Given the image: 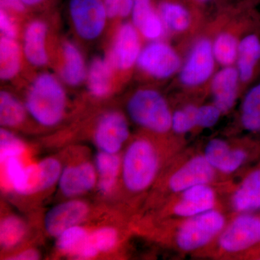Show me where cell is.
Returning a JSON list of instances; mask_svg holds the SVG:
<instances>
[{
  "label": "cell",
  "instance_id": "11",
  "mask_svg": "<svg viewBox=\"0 0 260 260\" xmlns=\"http://www.w3.org/2000/svg\"><path fill=\"white\" fill-rule=\"evenodd\" d=\"M70 13L80 37L93 40L102 34L108 16L102 0H70Z\"/></svg>",
  "mask_w": 260,
  "mask_h": 260
},
{
  "label": "cell",
  "instance_id": "10",
  "mask_svg": "<svg viewBox=\"0 0 260 260\" xmlns=\"http://www.w3.org/2000/svg\"><path fill=\"white\" fill-rule=\"evenodd\" d=\"M216 62L213 42L208 38H201L193 47L184 64L181 66L179 80L187 88L200 86L210 79Z\"/></svg>",
  "mask_w": 260,
  "mask_h": 260
},
{
  "label": "cell",
  "instance_id": "1",
  "mask_svg": "<svg viewBox=\"0 0 260 260\" xmlns=\"http://www.w3.org/2000/svg\"><path fill=\"white\" fill-rule=\"evenodd\" d=\"M232 214L224 208L169 223L172 245L178 252L199 256L215 242Z\"/></svg>",
  "mask_w": 260,
  "mask_h": 260
},
{
  "label": "cell",
  "instance_id": "25",
  "mask_svg": "<svg viewBox=\"0 0 260 260\" xmlns=\"http://www.w3.org/2000/svg\"><path fill=\"white\" fill-rule=\"evenodd\" d=\"M64 64L61 78L70 86H78L87 77V70L83 54L73 43L65 42L63 46Z\"/></svg>",
  "mask_w": 260,
  "mask_h": 260
},
{
  "label": "cell",
  "instance_id": "15",
  "mask_svg": "<svg viewBox=\"0 0 260 260\" xmlns=\"http://www.w3.org/2000/svg\"><path fill=\"white\" fill-rule=\"evenodd\" d=\"M141 51L139 31L133 23H125L116 32L109 60L116 69L129 70L137 64Z\"/></svg>",
  "mask_w": 260,
  "mask_h": 260
},
{
  "label": "cell",
  "instance_id": "6",
  "mask_svg": "<svg viewBox=\"0 0 260 260\" xmlns=\"http://www.w3.org/2000/svg\"><path fill=\"white\" fill-rule=\"evenodd\" d=\"M205 159L224 180L242 171L260 157V145L249 139L230 140L213 138L201 150Z\"/></svg>",
  "mask_w": 260,
  "mask_h": 260
},
{
  "label": "cell",
  "instance_id": "26",
  "mask_svg": "<svg viewBox=\"0 0 260 260\" xmlns=\"http://www.w3.org/2000/svg\"><path fill=\"white\" fill-rule=\"evenodd\" d=\"M240 122L243 129L248 133H260V83L244 95L241 106Z\"/></svg>",
  "mask_w": 260,
  "mask_h": 260
},
{
  "label": "cell",
  "instance_id": "13",
  "mask_svg": "<svg viewBox=\"0 0 260 260\" xmlns=\"http://www.w3.org/2000/svg\"><path fill=\"white\" fill-rule=\"evenodd\" d=\"M129 135L125 116L113 111L106 113L99 119L94 133V142L100 151L119 154Z\"/></svg>",
  "mask_w": 260,
  "mask_h": 260
},
{
  "label": "cell",
  "instance_id": "34",
  "mask_svg": "<svg viewBox=\"0 0 260 260\" xmlns=\"http://www.w3.org/2000/svg\"><path fill=\"white\" fill-rule=\"evenodd\" d=\"M25 143L18 137L6 129L0 131V160L1 162L12 158H20L25 153Z\"/></svg>",
  "mask_w": 260,
  "mask_h": 260
},
{
  "label": "cell",
  "instance_id": "23",
  "mask_svg": "<svg viewBox=\"0 0 260 260\" xmlns=\"http://www.w3.org/2000/svg\"><path fill=\"white\" fill-rule=\"evenodd\" d=\"M94 166L98 175V189L102 194H109L115 188L118 178L121 175V158L119 154L99 150L95 155Z\"/></svg>",
  "mask_w": 260,
  "mask_h": 260
},
{
  "label": "cell",
  "instance_id": "40",
  "mask_svg": "<svg viewBox=\"0 0 260 260\" xmlns=\"http://www.w3.org/2000/svg\"><path fill=\"white\" fill-rule=\"evenodd\" d=\"M2 8L22 13L25 10V5L20 0H1Z\"/></svg>",
  "mask_w": 260,
  "mask_h": 260
},
{
  "label": "cell",
  "instance_id": "30",
  "mask_svg": "<svg viewBox=\"0 0 260 260\" xmlns=\"http://www.w3.org/2000/svg\"><path fill=\"white\" fill-rule=\"evenodd\" d=\"M239 43L230 32L219 34L213 42L215 61L223 67L233 66L237 61Z\"/></svg>",
  "mask_w": 260,
  "mask_h": 260
},
{
  "label": "cell",
  "instance_id": "27",
  "mask_svg": "<svg viewBox=\"0 0 260 260\" xmlns=\"http://www.w3.org/2000/svg\"><path fill=\"white\" fill-rule=\"evenodd\" d=\"M21 66V50L14 39L2 37L0 40V78L3 80L16 76Z\"/></svg>",
  "mask_w": 260,
  "mask_h": 260
},
{
  "label": "cell",
  "instance_id": "9",
  "mask_svg": "<svg viewBox=\"0 0 260 260\" xmlns=\"http://www.w3.org/2000/svg\"><path fill=\"white\" fill-rule=\"evenodd\" d=\"M138 68L149 76L167 79L180 70V56L167 43L154 41L142 49L137 61Z\"/></svg>",
  "mask_w": 260,
  "mask_h": 260
},
{
  "label": "cell",
  "instance_id": "4",
  "mask_svg": "<svg viewBox=\"0 0 260 260\" xmlns=\"http://www.w3.org/2000/svg\"><path fill=\"white\" fill-rule=\"evenodd\" d=\"M27 112L41 125L54 126L64 115L67 95L59 80L50 73H42L32 82L25 99Z\"/></svg>",
  "mask_w": 260,
  "mask_h": 260
},
{
  "label": "cell",
  "instance_id": "3",
  "mask_svg": "<svg viewBox=\"0 0 260 260\" xmlns=\"http://www.w3.org/2000/svg\"><path fill=\"white\" fill-rule=\"evenodd\" d=\"M162 167L160 149L151 140L138 138L128 145L121 158V177L126 190L140 194L151 187Z\"/></svg>",
  "mask_w": 260,
  "mask_h": 260
},
{
  "label": "cell",
  "instance_id": "35",
  "mask_svg": "<svg viewBox=\"0 0 260 260\" xmlns=\"http://www.w3.org/2000/svg\"><path fill=\"white\" fill-rule=\"evenodd\" d=\"M90 236L99 253L112 250L119 240L117 231L112 227L100 228L90 234Z\"/></svg>",
  "mask_w": 260,
  "mask_h": 260
},
{
  "label": "cell",
  "instance_id": "14",
  "mask_svg": "<svg viewBox=\"0 0 260 260\" xmlns=\"http://www.w3.org/2000/svg\"><path fill=\"white\" fill-rule=\"evenodd\" d=\"M88 213V205L85 202L68 200L53 207L46 213L44 228L49 235L57 238L67 229L80 225Z\"/></svg>",
  "mask_w": 260,
  "mask_h": 260
},
{
  "label": "cell",
  "instance_id": "20",
  "mask_svg": "<svg viewBox=\"0 0 260 260\" xmlns=\"http://www.w3.org/2000/svg\"><path fill=\"white\" fill-rule=\"evenodd\" d=\"M131 14L133 25L145 39L157 41L164 35L165 25L151 0H134Z\"/></svg>",
  "mask_w": 260,
  "mask_h": 260
},
{
  "label": "cell",
  "instance_id": "22",
  "mask_svg": "<svg viewBox=\"0 0 260 260\" xmlns=\"http://www.w3.org/2000/svg\"><path fill=\"white\" fill-rule=\"evenodd\" d=\"M260 61V38L256 34H249L239 43L237 69L242 83H248L254 76Z\"/></svg>",
  "mask_w": 260,
  "mask_h": 260
},
{
  "label": "cell",
  "instance_id": "2",
  "mask_svg": "<svg viewBox=\"0 0 260 260\" xmlns=\"http://www.w3.org/2000/svg\"><path fill=\"white\" fill-rule=\"evenodd\" d=\"M260 245V215L256 213L233 214L215 242L200 256L216 259H244Z\"/></svg>",
  "mask_w": 260,
  "mask_h": 260
},
{
  "label": "cell",
  "instance_id": "31",
  "mask_svg": "<svg viewBox=\"0 0 260 260\" xmlns=\"http://www.w3.org/2000/svg\"><path fill=\"white\" fill-rule=\"evenodd\" d=\"M26 234V225L19 217L10 215L0 224V244L5 249H13L23 241Z\"/></svg>",
  "mask_w": 260,
  "mask_h": 260
},
{
  "label": "cell",
  "instance_id": "32",
  "mask_svg": "<svg viewBox=\"0 0 260 260\" xmlns=\"http://www.w3.org/2000/svg\"><path fill=\"white\" fill-rule=\"evenodd\" d=\"M199 106L186 104L172 113V132L178 137L184 136L197 129V112Z\"/></svg>",
  "mask_w": 260,
  "mask_h": 260
},
{
  "label": "cell",
  "instance_id": "18",
  "mask_svg": "<svg viewBox=\"0 0 260 260\" xmlns=\"http://www.w3.org/2000/svg\"><path fill=\"white\" fill-rule=\"evenodd\" d=\"M5 180L17 194L28 195L40 191L36 164L25 166L20 158L2 162Z\"/></svg>",
  "mask_w": 260,
  "mask_h": 260
},
{
  "label": "cell",
  "instance_id": "16",
  "mask_svg": "<svg viewBox=\"0 0 260 260\" xmlns=\"http://www.w3.org/2000/svg\"><path fill=\"white\" fill-rule=\"evenodd\" d=\"M97 181L94 164L83 162L63 169L58 184L63 195L73 198L93 189Z\"/></svg>",
  "mask_w": 260,
  "mask_h": 260
},
{
  "label": "cell",
  "instance_id": "7",
  "mask_svg": "<svg viewBox=\"0 0 260 260\" xmlns=\"http://www.w3.org/2000/svg\"><path fill=\"white\" fill-rule=\"evenodd\" d=\"M230 184L231 182L197 184L172 197L168 200L165 208L169 223L223 208L220 194L227 192Z\"/></svg>",
  "mask_w": 260,
  "mask_h": 260
},
{
  "label": "cell",
  "instance_id": "5",
  "mask_svg": "<svg viewBox=\"0 0 260 260\" xmlns=\"http://www.w3.org/2000/svg\"><path fill=\"white\" fill-rule=\"evenodd\" d=\"M200 151L181 150L174 158L164 182L168 200L191 186L200 184H225Z\"/></svg>",
  "mask_w": 260,
  "mask_h": 260
},
{
  "label": "cell",
  "instance_id": "24",
  "mask_svg": "<svg viewBox=\"0 0 260 260\" xmlns=\"http://www.w3.org/2000/svg\"><path fill=\"white\" fill-rule=\"evenodd\" d=\"M113 65L109 59L95 57L87 72L88 88L90 94L96 98L109 94L112 83Z\"/></svg>",
  "mask_w": 260,
  "mask_h": 260
},
{
  "label": "cell",
  "instance_id": "8",
  "mask_svg": "<svg viewBox=\"0 0 260 260\" xmlns=\"http://www.w3.org/2000/svg\"><path fill=\"white\" fill-rule=\"evenodd\" d=\"M128 115L135 124L156 135L172 131V111L162 94L153 89H140L129 99Z\"/></svg>",
  "mask_w": 260,
  "mask_h": 260
},
{
  "label": "cell",
  "instance_id": "29",
  "mask_svg": "<svg viewBox=\"0 0 260 260\" xmlns=\"http://www.w3.org/2000/svg\"><path fill=\"white\" fill-rule=\"evenodd\" d=\"M27 109L9 92L0 93V124L4 127H15L25 121Z\"/></svg>",
  "mask_w": 260,
  "mask_h": 260
},
{
  "label": "cell",
  "instance_id": "42",
  "mask_svg": "<svg viewBox=\"0 0 260 260\" xmlns=\"http://www.w3.org/2000/svg\"><path fill=\"white\" fill-rule=\"evenodd\" d=\"M188 1L191 2V3H196V4L205 5L210 3L212 0H188Z\"/></svg>",
  "mask_w": 260,
  "mask_h": 260
},
{
  "label": "cell",
  "instance_id": "36",
  "mask_svg": "<svg viewBox=\"0 0 260 260\" xmlns=\"http://www.w3.org/2000/svg\"><path fill=\"white\" fill-rule=\"evenodd\" d=\"M222 115L223 113L213 103L199 106L197 112V129L213 127Z\"/></svg>",
  "mask_w": 260,
  "mask_h": 260
},
{
  "label": "cell",
  "instance_id": "28",
  "mask_svg": "<svg viewBox=\"0 0 260 260\" xmlns=\"http://www.w3.org/2000/svg\"><path fill=\"white\" fill-rule=\"evenodd\" d=\"M158 13L166 28L173 32L187 30L191 23V16L185 7L175 2H162L159 5Z\"/></svg>",
  "mask_w": 260,
  "mask_h": 260
},
{
  "label": "cell",
  "instance_id": "33",
  "mask_svg": "<svg viewBox=\"0 0 260 260\" xmlns=\"http://www.w3.org/2000/svg\"><path fill=\"white\" fill-rule=\"evenodd\" d=\"M36 166L40 191L50 189L56 183H58L63 169L57 159L51 157L44 158L37 162Z\"/></svg>",
  "mask_w": 260,
  "mask_h": 260
},
{
  "label": "cell",
  "instance_id": "39",
  "mask_svg": "<svg viewBox=\"0 0 260 260\" xmlns=\"http://www.w3.org/2000/svg\"><path fill=\"white\" fill-rule=\"evenodd\" d=\"M40 258L39 251L34 249H25L15 255L11 256L9 259L13 260H37Z\"/></svg>",
  "mask_w": 260,
  "mask_h": 260
},
{
  "label": "cell",
  "instance_id": "19",
  "mask_svg": "<svg viewBox=\"0 0 260 260\" xmlns=\"http://www.w3.org/2000/svg\"><path fill=\"white\" fill-rule=\"evenodd\" d=\"M56 246L63 254L77 259H90L99 254L90 234L80 225L61 233L57 237Z\"/></svg>",
  "mask_w": 260,
  "mask_h": 260
},
{
  "label": "cell",
  "instance_id": "21",
  "mask_svg": "<svg viewBox=\"0 0 260 260\" xmlns=\"http://www.w3.org/2000/svg\"><path fill=\"white\" fill-rule=\"evenodd\" d=\"M48 32L47 24L42 20H34L24 32L23 54L30 64L44 67L48 63L45 42Z\"/></svg>",
  "mask_w": 260,
  "mask_h": 260
},
{
  "label": "cell",
  "instance_id": "38",
  "mask_svg": "<svg viewBox=\"0 0 260 260\" xmlns=\"http://www.w3.org/2000/svg\"><path fill=\"white\" fill-rule=\"evenodd\" d=\"M0 28L3 37L15 39L18 35L16 24L3 8H1L0 11Z\"/></svg>",
  "mask_w": 260,
  "mask_h": 260
},
{
  "label": "cell",
  "instance_id": "12",
  "mask_svg": "<svg viewBox=\"0 0 260 260\" xmlns=\"http://www.w3.org/2000/svg\"><path fill=\"white\" fill-rule=\"evenodd\" d=\"M231 214L256 213L260 210V160L227 191Z\"/></svg>",
  "mask_w": 260,
  "mask_h": 260
},
{
  "label": "cell",
  "instance_id": "41",
  "mask_svg": "<svg viewBox=\"0 0 260 260\" xmlns=\"http://www.w3.org/2000/svg\"><path fill=\"white\" fill-rule=\"evenodd\" d=\"M20 1L25 5H34L42 3L44 0H20Z\"/></svg>",
  "mask_w": 260,
  "mask_h": 260
},
{
  "label": "cell",
  "instance_id": "37",
  "mask_svg": "<svg viewBox=\"0 0 260 260\" xmlns=\"http://www.w3.org/2000/svg\"><path fill=\"white\" fill-rule=\"evenodd\" d=\"M104 5L109 18H124L131 14L134 0H105Z\"/></svg>",
  "mask_w": 260,
  "mask_h": 260
},
{
  "label": "cell",
  "instance_id": "17",
  "mask_svg": "<svg viewBox=\"0 0 260 260\" xmlns=\"http://www.w3.org/2000/svg\"><path fill=\"white\" fill-rule=\"evenodd\" d=\"M239 82V73L234 66L223 67L212 79L213 103L223 114L231 112L237 102Z\"/></svg>",
  "mask_w": 260,
  "mask_h": 260
}]
</instances>
